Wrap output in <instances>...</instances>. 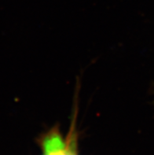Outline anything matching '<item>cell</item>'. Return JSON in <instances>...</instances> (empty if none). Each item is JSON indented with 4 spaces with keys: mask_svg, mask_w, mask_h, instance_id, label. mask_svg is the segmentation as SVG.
<instances>
[{
    "mask_svg": "<svg viewBox=\"0 0 154 155\" xmlns=\"http://www.w3.org/2000/svg\"><path fill=\"white\" fill-rule=\"evenodd\" d=\"M152 92H153V94H154V87H153V90H152ZM152 104H153V106H154V100H153V102H152Z\"/></svg>",
    "mask_w": 154,
    "mask_h": 155,
    "instance_id": "obj_1",
    "label": "cell"
}]
</instances>
